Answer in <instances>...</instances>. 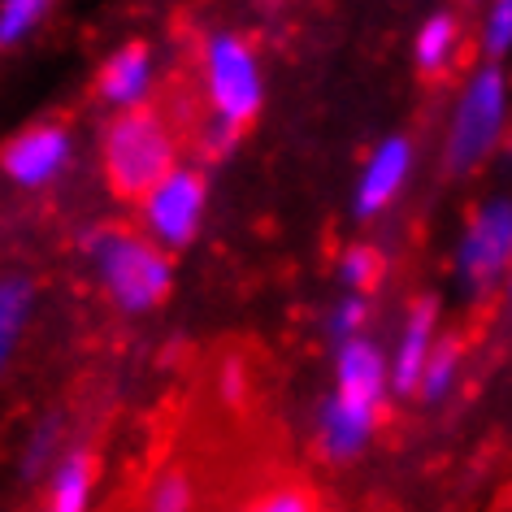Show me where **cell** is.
I'll return each mask as SVG.
<instances>
[{
	"instance_id": "ffe728a7",
	"label": "cell",
	"mask_w": 512,
	"mask_h": 512,
	"mask_svg": "<svg viewBox=\"0 0 512 512\" xmlns=\"http://www.w3.org/2000/svg\"><path fill=\"white\" fill-rule=\"evenodd\" d=\"M482 57L491 66H504V57H512V0H495L482 14Z\"/></svg>"
},
{
	"instance_id": "9a60e30c",
	"label": "cell",
	"mask_w": 512,
	"mask_h": 512,
	"mask_svg": "<svg viewBox=\"0 0 512 512\" xmlns=\"http://www.w3.org/2000/svg\"><path fill=\"white\" fill-rule=\"evenodd\" d=\"M387 278V252L369 239H356L339 252V283H343V296H374Z\"/></svg>"
},
{
	"instance_id": "603a6c76",
	"label": "cell",
	"mask_w": 512,
	"mask_h": 512,
	"mask_svg": "<svg viewBox=\"0 0 512 512\" xmlns=\"http://www.w3.org/2000/svg\"><path fill=\"white\" fill-rule=\"evenodd\" d=\"M222 395H226L230 404H235L239 395H243V365H239V361H230V365L222 369Z\"/></svg>"
},
{
	"instance_id": "4fadbf2b",
	"label": "cell",
	"mask_w": 512,
	"mask_h": 512,
	"mask_svg": "<svg viewBox=\"0 0 512 512\" xmlns=\"http://www.w3.org/2000/svg\"><path fill=\"white\" fill-rule=\"evenodd\" d=\"M35 313V278L31 274H0V374L22 348V335Z\"/></svg>"
},
{
	"instance_id": "7c38bea8",
	"label": "cell",
	"mask_w": 512,
	"mask_h": 512,
	"mask_svg": "<svg viewBox=\"0 0 512 512\" xmlns=\"http://www.w3.org/2000/svg\"><path fill=\"white\" fill-rule=\"evenodd\" d=\"M96 495V460L87 447H70L48 473V508L44 512H92Z\"/></svg>"
},
{
	"instance_id": "5bb4252c",
	"label": "cell",
	"mask_w": 512,
	"mask_h": 512,
	"mask_svg": "<svg viewBox=\"0 0 512 512\" xmlns=\"http://www.w3.org/2000/svg\"><path fill=\"white\" fill-rule=\"evenodd\" d=\"M460 48V18L452 14V9H434V14H426L417 22L413 31V66L421 74H443L447 66H452Z\"/></svg>"
},
{
	"instance_id": "44dd1931",
	"label": "cell",
	"mask_w": 512,
	"mask_h": 512,
	"mask_svg": "<svg viewBox=\"0 0 512 512\" xmlns=\"http://www.w3.org/2000/svg\"><path fill=\"white\" fill-rule=\"evenodd\" d=\"M326 330H330V339H335V348L339 343L361 339L369 330V300L365 296H339L335 309L326 317Z\"/></svg>"
},
{
	"instance_id": "277c9868",
	"label": "cell",
	"mask_w": 512,
	"mask_h": 512,
	"mask_svg": "<svg viewBox=\"0 0 512 512\" xmlns=\"http://www.w3.org/2000/svg\"><path fill=\"white\" fill-rule=\"evenodd\" d=\"M508 100H512V83H508L504 66L482 61V66L469 74L465 92L456 96L452 118H447V135H443V170L447 174H473L504 144Z\"/></svg>"
},
{
	"instance_id": "5b68a950",
	"label": "cell",
	"mask_w": 512,
	"mask_h": 512,
	"mask_svg": "<svg viewBox=\"0 0 512 512\" xmlns=\"http://www.w3.org/2000/svg\"><path fill=\"white\" fill-rule=\"evenodd\" d=\"M200 70L204 96H209L217 122L230 126V131H243L248 122H256V113L265 109V66L248 35L226 27L209 31L200 48Z\"/></svg>"
},
{
	"instance_id": "6da1fadb",
	"label": "cell",
	"mask_w": 512,
	"mask_h": 512,
	"mask_svg": "<svg viewBox=\"0 0 512 512\" xmlns=\"http://www.w3.org/2000/svg\"><path fill=\"white\" fill-rule=\"evenodd\" d=\"M387 395H391V361L387 348L374 343L369 335L339 343L335 348V382L317 404L313 434H317V452L330 465H352L369 452L378 434V421L387 413Z\"/></svg>"
},
{
	"instance_id": "3957f363",
	"label": "cell",
	"mask_w": 512,
	"mask_h": 512,
	"mask_svg": "<svg viewBox=\"0 0 512 512\" xmlns=\"http://www.w3.org/2000/svg\"><path fill=\"white\" fill-rule=\"evenodd\" d=\"M178 139L165 126L161 113L152 109H135V113H118L105 135H100V170L105 183L113 187V196L122 200H144L165 174L178 170Z\"/></svg>"
},
{
	"instance_id": "ba28073f",
	"label": "cell",
	"mask_w": 512,
	"mask_h": 512,
	"mask_svg": "<svg viewBox=\"0 0 512 512\" xmlns=\"http://www.w3.org/2000/svg\"><path fill=\"white\" fill-rule=\"evenodd\" d=\"M74 165V135L66 122H31L0 144V174L18 191H44Z\"/></svg>"
},
{
	"instance_id": "9c48e42d",
	"label": "cell",
	"mask_w": 512,
	"mask_h": 512,
	"mask_svg": "<svg viewBox=\"0 0 512 512\" xmlns=\"http://www.w3.org/2000/svg\"><path fill=\"white\" fill-rule=\"evenodd\" d=\"M413 165H417V144L408 135H382L374 148L365 152V165L356 174V187H352V217L356 222H374L378 213H387L400 191L408 187L413 178Z\"/></svg>"
},
{
	"instance_id": "cb8c5ba5",
	"label": "cell",
	"mask_w": 512,
	"mask_h": 512,
	"mask_svg": "<svg viewBox=\"0 0 512 512\" xmlns=\"http://www.w3.org/2000/svg\"><path fill=\"white\" fill-rule=\"evenodd\" d=\"M504 309H508V317H512V270H508V278H504Z\"/></svg>"
},
{
	"instance_id": "8fae6325",
	"label": "cell",
	"mask_w": 512,
	"mask_h": 512,
	"mask_svg": "<svg viewBox=\"0 0 512 512\" xmlns=\"http://www.w3.org/2000/svg\"><path fill=\"white\" fill-rule=\"evenodd\" d=\"M152 83H157V57H152L148 44H118L113 53L100 61V74H96V92L109 109L118 113H135L148 105L152 96Z\"/></svg>"
},
{
	"instance_id": "e0dca14e",
	"label": "cell",
	"mask_w": 512,
	"mask_h": 512,
	"mask_svg": "<svg viewBox=\"0 0 512 512\" xmlns=\"http://www.w3.org/2000/svg\"><path fill=\"white\" fill-rule=\"evenodd\" d=\"M61 434H66V417L61 413H44L27 434V447H22V478H48L57 469L61 452Z\"/></svg>"
},
{
	"instance_id": "ac0fdd59",
	"label": "cell",
	"mask_w": 512,
	"mask_h": 512,
	"mask_svg": "<svg viewBox=\"0 0 512 512\" xmlns=\"http://www.w3.org/2000/svg\"><path fill=\"white\" fill-rule=\"evenodd\" d=\"M48 18V0H0V53L22 48Z\"/></svg>"
},
{
	"instance_id": "2e32d148",
	"label": "cell",
	"mask_w": 512,
	"mask_h": 512,
	"mask_svg": "<svg viewBox=\"0 0 512 512\" xmlns=\"http://www.w3.org/2000/svg\"><path fill=\"white\" fill-rule=\"evenodd\" d=\"M460 365H465V343H460L456 335H443L439 348H434V356H430V365H426V374H421L417 400L421 404H443L460 382Z\"/></svg>"
},
{
	"instance_id": "d6986e66",
	"label": "cell",
	"mask_w": 512,
	"mask_h": 512,
	"mask_svg": "<svg viewBox=\"0 0 512 512\" xmlns=\"http://www.w3.org/2000/svg\"><path fill=\"white\" fill-rule=\"evenodd\" d=\"M196 508V486L183 469H165L157 473V482L148 486V499L139 512H191Z\"/></svg>"
},
{
	"instance_id": "30bf717a",
	"label": "cell",
	"mask_w": 512,
	"mask_h": 512,
	"mask_svg": "<svg viewBox=\"0 0 512 512\" xmlns=\"http://www.w3.org/2000/svg\"><path fill=\"white\" fill-rule=\"evenodd\" d=\"M443 330H439V300L434 296H417L408 304L395 348L387 352L391 361V395H417L421 374H426L434 348H439Z\"/></svg>"
},
{
	"instance_id": "7a4b0ae2",
	"label": "cell",
	"mask_w": 512,
	"mask_h": 512,
	"mask_svg": "<svg viewBox=\"0 0 512 512\" xmlns=\"http://www.w3.org/2000/svg\"><path fill=\"white\" fill-rule=\"evenodd\" d=\"M83 252H87V265H92L96 287L105 291L118 313L139 317L170 300V291H174L170 252H161L144 230L96 226L83 239Z\"/></svg>"
},
{
	"instance_id": "7402d4cb",
	"label": "cell",
	"mask_w": 512,
	"mask_h": 512,
	"mask_svg": "<svg viewBox=\"0 0 512 512\" xmlns=\"http://www.w3.org/2000/svg\"><path fill=\"white\" fill-rule=\"evenodd\" d=\"M248 512H317V499L309 486H296V482H287V486H270L265 495H256Z\"/></svg>"
},
{
	"instance_id": "8992f818",
	"label": "cell",
	"mask_w": 512,
	"mask_h": 512,
	"mask_svg": "<svg viewBox=\"0 0 512 512\" xmlns=\"http://www.w3.org/2000/svg\"><path fill=\"white\" fill-rule=\"evenodd\" d=\"M512 270V196H486L452 248V274L465 296H486Z\"/></svg>"
},
{
	"instance_id": "52a82bcc",
	"label": "cell",
	"mask_w": 512,
	"mask_h": 512,
	"mask_svg": "<svg viewBox=\"0 0 512 512\" xmlns=\"http://www.w3.org/2000/svg\"><path fill=\"white\" fill-rule=\"evenodd\" d=\"M209 217V174L196 165H178L139 200V226L161 252H183L200 239Z\"/></svg>"
}]
</instances>
